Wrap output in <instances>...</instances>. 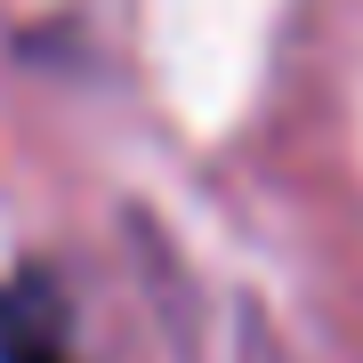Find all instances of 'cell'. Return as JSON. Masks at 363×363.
<instances>
[{
  "mask_svg": "<svg viewBox=\"0 0 363 363\" xmlns=\"http://www.w3.org/2000/svg\"><path fill=\"white\" fill-rule=\"evenodd\" d=\"M0 363H73V355L57 347V331L25 323V307H16V298H0Z\"/></svg>",
  "mask_w": 363,
  "mask_h": 363,
  "instance_id": "obj_1",
  "label": "cell"
}]
</instances>
